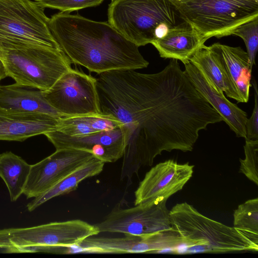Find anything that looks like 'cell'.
I'll use <instances>...</instances> for the list:
<instances>
[{"label":"cell","instance_id":"obj_12","mask_svg":"<svg viewBox=\"0 0 258 258\" xmlns=\"http://www.w3.org/2000/svg\"><path fill=\"white\" fill-rule=\"evenodd\" d=\"M94 157L85 150H56L49 156L31 165L23 194L27 199L39 196Z\"/></svg>","mask_w":258,"mask_h":258},{"label":"cell","instance_id":"obj_21","mask_svg":"<svg viewBox=\"0 0 258 258\" xmlns=\"http://www.w3.org/2000/svg\"><path fill=\"white\" fill-rule=\"evenodd\" d=\"M104 162L94 157L69 174L48 190L35 197L27 205L29 212L33 211L48 200L56 197L67 194L76 189L79 184L86 178L100 174Z\"/></svg>","mask_w":258,"mask_h":258},{"label":"cell","instance_id":"obj_8","mask_svg":"<svg viewBox=\"0 0 258 258\" xmlns=\"http://www.w3.org/2000/svg\"><path fill=\"white\" fill-rule=\"evenodd\" d=\"M44 9L31 0H0V41L61 49Z\"/></svg>","mask_w":258,"mask_h":258},{"label":"cell","instance_id":"obj_22","mask_svg":"<svg viewBox=\"0 0 258 258\" xmlns=\"http://www.w3.org/2000/svg\"><path fill=\"white\" fill-rule=\"evenodd\" d=\"M31 165L11 151L0 154V177L5 183L11 202L23 194Z\"/></svg>","mask_w":258,"mask_h":258},{"label":"cell","instance_id":"obj_29","mask_svg":"<svg viewBox=\"0 0 258 258\" xmlns=\"http://www.w3.org/2000/svg\"><path fill=\"white\" fill-rule=\"evenodd\" d=\"M7 77L4 67L0 60V82L4 78Z\"/></svg>","mask_w":258,"mask_h":258},{"label":"cell","instance_id":"obj_18","mask_svg":"<svg viewBox=\"0 0 258 258\" xmlns=\"http://www.w3.org/2000/svg\"><path fill=\"white\" fill-rule=\"evenodd\" d=\"M16 83L0 85V108L9 112L43 113L62 116L46 100L42 91Z\"/></svg>","mask_w":258,"mask_h":258},{"label":"cell","instance_id":"obj_23","mask_svg":"<svg viewBox=\"0 0 258 258\" xmlns=\"http://www.w3.org/2000/svg\"><path fill=\"white\" fill-rule=\"evenodd\" d=\"M123 124L112 115L89 114L59 118L57 131L70 136H80L113 129Z\"/></svg>","mask_w":258,"mask_h":258},{"label":"cell","instance_id":"obj_15","mask_svg":"<svg viewBox=\"0 0 258 258\" xmlns=\"http://www.w3.org/2000/svg\"><path fill=\"white\" fill-rule=\"evenodd\" d=\"M184 71L187 77L201 95L219 114L235 133L236 137L246 138V112L229 101L211 80L191 62L184 64Z\"/></svg>","mask_w":258,"mask_h":258},{"label":"cell","instance_id":"obj_4","mask_svg":"<svg viewBox=\"0 0 258 258\" xmlns=\"http://www.w3.org/2000/svg\"><path fill=\"white\" fill-rule=\"evenodd\" d=\"M0 60L15 83L41 91L72 69L61 49L27 43L0 41Z\"/></svg>","mask_w":258,"mask_h":258},{"label":"cell","instance_id":"obj_19","mask_svg":"<svg viewBox=\"0 0 258 258\" xmlns=\"http://www.w3.org/2000/svg\"><path fill=\"white\" fill-rule=\"evenodd\" d=\"M211 47L216 51L222 65L235 85L242 103L248 101L252 67L248 56L240 47L216 43Z\"/></svg>","mask_w":258,"mask_h":258},{"label":"cell","instance_id":"obj_9","mask_svg":"<svg viewBox=\"0 0 258 258\" xmlns=\"http://www.w3.org/2000/svg\"><path fill=\"white\" fill-rule=\"evenodd\" d=\"M42 93L62 117L101 114L95 77L79 70L72 68Z\"/></svg>","mask_w":258,"mask_h":258},{"label":"cell","instance_id":"obj_3","mask_svg":"<svg viewBox=\"0 0 258 258\" xmlns=\"http://www.w3.org/2000/svg\"><path fill=\"white\" fill-rule=\"evenodd\" d=\"M169 218L185 244L179 253L258 251V245L244 233L204 216L186 202L173 206Z\"/></svg>","mask_w":258,"mask_h":258},{"label":"cell","instance_id":"obj_14","mask_svg":"<svg viewBox=\"0 0 258 258\" xmlns=\"http://www.w3.org/2000/svg\"><path fill=\"white\" fill-rule=\"evenodd\" d=\"M194 165L173 160L160 162L146 173L135 192V205L152 200H167L181 190L192 176Z\"/></svg>","mask_w":258,"mask_h":258},{"label":"cell","instance_id":"obj_7","mask_svg":"<svg viewBox=\"0 0 258 258\" xmlns=\"http://www.w3.org/2000/svg\"><path fill=\"white\" fill-rule=\"evenodd\" d=\"M99 231L95 225L75 219L25 228L0 230V250L4 253L51 252L79 245Z\"/></svg>","mask_w":258,"mask_h":258},{"label":"cell","instance_id":"obj_5","mask_svg":"<svg viewBox=\"0 0 258 258\" xmlns=\"http://www.w3.org/2000/svg\"><path fill=\"white\" fill-rule=\"evenodd\" d=\"M180 18L207 40L232 35L240 25L258 17L255 0H171Z\"/></svg>","mask_w":258,"mask_h":258},{"label":"cell","instance_id":"obj_10","mask_svg":"<svg viewBox=\"0 0 258 258\" xmlns=\"http://www.w3.org/2000/svg\"><path fill=\"white\" fill-rule=\"evenodd\" d=\"M167 200H152L135 207L116 205L100 222L95 224L99 232L143 235L172 228Z\"/></svg>","mask_w":258,"mask_h":258},{"label":"cell","instance_id":"obj_13","mask_svg":"<svg viewBox=\"0 0 258 258\" xmlns=\"http://www.w3.org/2000/svg\"><path fill=\"white\" fill-rule=\"evenodd\" d=\"M45 135L56 150L75 149L87 151L105 162H114L122 157L127 143L123 125L112 130L80 136H70L57 130Z\"/></svg>","mask_w":258,"mask_h":258},{"label":"cell","instance_id":"obj_16","mask_svg":"<svg viewBox=\"0 0 258 258\" xmlns=\"http://www.w3.org/2000/svg\"><path fill=\"white\" fill-rule=\"evenodd\" d=\"M60 118L43 113L9 112L0 108V140L21 142L57 130Z\"/></svg>","mask_w":258,"mask_h":258},{"label":"cell","instance_id":"obj_20","mask_svg":"<svg viewBox=\"0 0 258 258\" xmlns=\"http://www.w3.org/2000/svg\"><path fill=\"white\" fill-rule=\"evenodd\" d=\"M189 62L201 71L226 96L241 102L237 89L226 73L216 51L205 44L192 55Z\"/></svg>","mask_w":258,"mask_h":258},{"label":"cell","instance_id":"obj_24","mask_svg":"<svg viewBox=\"0 0 258 258\" xmlns=\"http://www.w3.org/2000/svg\"><path fill=\"white\" fill-rule=\"evenodd\" d=\"M233 227L258 245V198L239 205L233 214Z\"/></svg>","mask_w":258,"mask_h":258},{"label":"cell","instance_id":"obj_28","mask_svg":"<svg viewBox=\"0 0 258 258\" xmlns=\"http://www.w3.org/2000/svg\"><path fill=\"white\" fill-rule=\"evenodd\" d=\"M251 85L254 89V105L252 113L245 123L246 138L251 140H258V92L256 82L252 79Z\"/></svg>","mask_w":258,"mask_h":258},{"label":"cell","instance_id":"obj_2","mask_svg":"<svg viewBox=\"0 0 258 258\" xmlns=\"http://www.w3.org/2000/svg\"><path fill=\"white\" fill-rule=\"evenodd\" d=\"M49 26L71 61L97 75L110 71L143 69L149 64L139 47L108 22L61 12L49 18Z\"/></svg>","mask_w":258,"mask_h":258},{"label":"cell","instance_id":"obj_1","mask_svg":"<svg viewBox=\"0 0 258 258\" xmlns=\"http://www.w3.org/2000/svg\"><path fill=\"white\" fill-rule=\"evenodd\" d=\"M95 78L101 113L114 116L126 131L121 179L152 165L164 151H191L200 131L222 121L176 59L156 73L114 70Z\"/></svg>","mask_w":258,"mask_h":258},{"label":"cell","instance_id":"obj_11","mask_svg":"<svg viewBox=\"0 0 258 258\" xmlns=\"http://www.w3.org/2000/svg\"><path fill=\"white\" fill-rule=\"evenodd\" d=\"M122 237H94L84 240L75 252L88 253H124L159 252L164 250L174 252L184 244L183 239L172 228L152 234H124Z\"/></svg>","mask_w":258,"mask_h":258},{"label":"cell","instance_id":"obj_26","mask_svg":"<svg viewBox=\"0 0 258 258\" xmlns=\"http://www.w3.org/2000/svg\"><path fill=\"white\" fill-rule=\"evenodd\" d=\"M244 159H240V172L258 185V140L245 139Z\"/></svg>","mask_w":258,"mask_h":258},{"label":"cell","instance_id":"obj_17","mask_svg":"<svg viewBox=\"0 0 258 258\" xmlns=\"http://www.w3.org/2000/svg\"><path fill=\"white\" fill-rule=\"evenodd\" d=\"M207 40L189 24L183 21L171 28L163 38L151 44L160 57L180 60L184 64Z\"/></svg>","mask_w":258,"mask_h":258},{"label":"cell","instance_id":"obj_27","mask_svg":"<svg viewBox=\"0 0 258 258\" xmlns=\"http://www.w3.org/2000/svg\"><path fill=\"white\" fill-rule=\"evenodd\" d=\"M104 0H35L41 8H50L69 13L74 11L95 7Z\"/></svg>","mask_w":258,"mask_h":258},{"label":"cell","instance_id":"obj_25","mask_svg":"<svg viewBox=\"0 0 258 258\" xmlns=\"http://www.w3.org/2000/svg\"><path fill=\"white\" fill-rule=\"evenodd\" d=\"M232 34L241 37L244 41L251 67L255 64L258 49V17L237 27Z\"/></svg>","mask_w":258,"mask_h":258},{"label":"cell","instance_id":"obj_6","mask_svg":"<svg viewBox=\"0 0 258 258\" xmlns=\"http://www.w3.org/2000/svg\"><path fill=\"white\" fill-rule=\"evenodd\" d=\"M108 22L139 47L151 43L162 24L173 27L182 23L171 0H111Z\"/></svg>","mask_w":258,"mask_h":258}]
</instances>
